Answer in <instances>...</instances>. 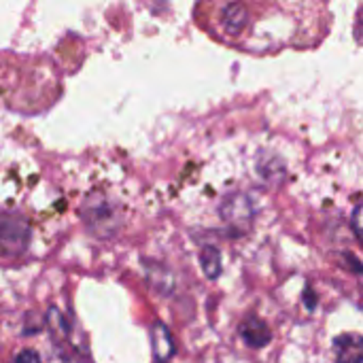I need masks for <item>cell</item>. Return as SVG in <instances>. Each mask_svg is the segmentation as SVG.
Here are the masks:
<instances>
[{
	"label": "cell",
	"mask_w": 363,
	"mask_h": 363,
	"mask_svg": "<svg viewBox=\"0 0 363 363\" xmlns=\"http://www.w3.org/2000/svg\"><path fill=\"white\" fill-rule=\"evenodd\" d=\"M15 363H40V357H38V353H36V351H32V349H23V351H19V353H17Z\"/></svg>",
	"instance_id": "11"
},
{
	"label": "cell",
	"mask_w": 363,
	"mask_h": 363,
	"mask_svg": "<svg viewBox=\"0 0 363 363\" xmlns=\"http://www.w3.org/2000/svg\"><path fill=\"white\" fill-rule=\"evenodd\" d=\"M51 363H89L87 359H83L81 355H77V353H60L55 359Z\"/></svg>",
	"instance_id": "12"
},
{
	"label": "cell",
	"mask_w": 363,
	"mask_h": 363,
	"mask_svg": "<svg viewBox=\"0 0 363 363\" xmlns=\"http://www.w3.org/2000/svg\"><path fill=\"white\" fill-rule=\"evenodd\" d=\"M200 262H202V270L204 274L215 281L219 274H221V255L215 247H204L202 253H200Z\"/></svg>",
	"instance_id": "8"
},
{
	"label": "cell",
	"mask_w": 363,
	"mask_h": 363,
	"mask_svg": "<svg viewBox=\"0 0 363 363\" xmlns=\"http://www.w3.org/2000/svg\"><path fill=\"white\" fill-rule=\"evenodd\" d=\"M240 336L242 340L251 347V349H264L270 340H272V334H270V328L257 319V317H249L242 325H240Z\"/></svg>",
	"instance_id": "6"
},
{
	"label": "cell",
	"mask_w": 363,
	"mask_h": 363,
	"mask_svg": "<svg viewBox=\"0 0 363 363\" xmlns=\"http://www.w3.org/2000/svg\"><path fill=\"white\" fill-rule=\"evenodd\" d=\"M151 347H153V357L155 363H168L174 355V342L168 332V328L160 321L151 325Z\"/></svg>",
	"instance_id": "5"
},
{
	"label": "cell",
	"mask_w": 363,
	"mask_h": 363,
	"mask_svg": "<svg viewBox=\"0 0 363 363\" xmlns=\"http://www.w3.org/2000/svg\"><path fill=\"white\" fill-rule=\"evenodd\" d=\"M221 217L230 223V225H236L240 230H245V225L251 221L253 217V206H251V200L247 196H232L223 202V208H221Z\"/></svg>",
	"instance_id": "3"
},
{
	"label": "cell",
	"mask_w": 363,
	"mask_h": 363,
	"mask_svg": "<svg viewBox=\"0 0 363 363\" xmlns=\"http://www.w3.org/2000/svg\"><path fill=\"white\" fill-rule=\"evenodd\" d=\"M47 323H49V332L53 334V338H55V340H60V338H66V336H68V325H66V321H64V315H62L57 308H49Z\"/></svg>",
	"instance_id": "9"
},
{
	"label": "cell",
	"mask_w": 363,
	"mask_h": 363,
	"mask_svg": "<svg viewBox=\"0 0 363 363\" xmlns=\"http://www.w3.org/2000/svg\"><path fill=\"white\" fill-rule=\"evenodd\" d=\"M30 240L28 223L17 215H0V251L15 257L26 251Z\"/></svg>",
	"instance_id": "1"
},
{
	"label": "cell",
	"mask_w": 363,
	"mask_h": 363,
	"mask_svg": "<svg viewBox=\"0 0 363 363\" xmlns=\"http://www.w3.org/2000/svg\"><path fill=\"white\" fill-rule=\"evenodd\" d=\"M336 363H363V336L342 334L334 340Z\"/></svg>",
	"instance_id": "4"
},
{
	"label": "cell",
	"mask_w": 363,
	"mask_h": 363,
	"mask_svg": "<svg viewBox=\"0 0 363 363\" xmlns=\"http://www.w3.org/2000/svg\"><path fill=\"white\" fill-rule=\"evenodd\" d=\"M247 21H249V13L240 2H230L221 13V23L230 34H238L247 26Z\"/></svg>",
	"instance_id": "7"
},
{
	"label": "cell",
	"mask_w": 363,
	"mask_h": 363,
	"mask_svg": "<svg viewBox=\"0 0 363 363\" xmlns=\"http://www.w3.org/2000/svg\"><path fill=\"white\" fill-rule=\"evenodd\" d=\"M353 232H355L357 240L362 242L363 247V202L355 208V213H353Z\"/></svg>",
	"instance_id": "10"
},
{
	"label": "cell",
	"mask_w": 363,
	"mask_h": 363,
	"mask_svg": "<svg viewBox=\"0 0 363 363\" xmlns=\"http://www.w3.org/2000/svg\"><path fill=\"white\" fill-rule=\"evenodd\" d=\"M81 215H83V219H85L87 228H89L94 234L102 236V238L111 236V234L115 232V228H117L115 211L108 206V202H106L102 196H98V198H89V200L85 202V206H83Z\"/></svg>",
	"instance_id": "2"
}]
</instances>
